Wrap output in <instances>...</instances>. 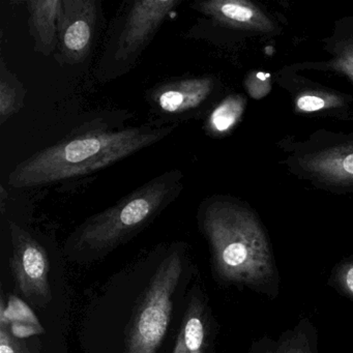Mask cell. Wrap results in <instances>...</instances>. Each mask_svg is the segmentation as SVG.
<instances>
[{
  "label": "cell",
  "mask_w": 353,
  "mask_h": 353,
  "mask_svg": "<svg viewBox=\"0 0 353 353\" xmlns=\"http://www.w3.org/2000/svg\"><path fill=\"white\" fill-rule=\"evenodd\" d=\"M284 164L297 179L334 194L353 193V132L318 130L283 140Z\"/></svg>",
  "instance_id": "cell-5"
},
{
  "label": "cell",
  "mask_w": 353,
  "mask_h": 353,
  "mask_svg": "<svg viewBox=\"0 0 353 353\" xmlns=\"http://www.w3.org/2000/svg\"><path fill=\"white\" fill-rule=\"evenodd\" d=\"M190 8L218 28L255 34L278 32L274 20L247 0H196Z\"/></svg>",
  "instance_id": "cell-10"
},
{
  "label": "cell",
  "mask_w": 353,
  "mask_h": 353,
  "mask_svg": "<svg viewBox=\"0 0 353 353\" xmlns=\"http://www.w3.org/2000/svg\"><path fill=\"white\" fill-rule=\"evenodd\" d=\"M0 353H32L30 347L16 338L6 324L0 323Z\"/></svg>",
  "instance_id": "cell-19"
},
{
  "label": "cell",
  "mask_w": 353,
  "mask_h": 353,
  "mask_svg": "<svg viewBox=\"0 0 353 353\" xmlns=\"http://www.w3.org/2000/svg\"><path fill=\"white\" fill-rule=\"evenodd\" d=\"M324 45L330 57L326 69L343 74L353 82V16L338 20Z\"/></svg>",
  "instance_id": "cell-13"
},
{
  "label": "cell",
  "mask_w": 353,
  "mask_h": 353,
  "mask_svg": "<svg viewBox=\"0 0 353 353\" xmlns=\"http://www.w3.org/2000/svg\"><path fill=\"white\" fill-rule=\"evenodd\" d=\"M127 111H104L74 128L65 138L15 165L8 183L14 189L59 185L90 176L150 148L170 136L179 125L123 123Z\"/></svg>",
  "instance_id": "cell-1"
},
{
  "label": "cell",
  "mask_w": 353,
  "mask_h": 353,
  "mask_svg": "<svg viewBox=\"0 0 353 353\" xmlns=\"http://www.w3.org/2000/svg\"><path fill=\"white\" fill-rule=\"evenodd\" d=\"M183 266V245L173 247L146 288L130 326L125 353H158L160 350L170 325Z\"/></svg>",
  "instance_id": "cell-6"
},
{
  "label": "cell",
  "mask_w": 353,
  "mask_h": 353,
  "mask_svg": "<svg viewBox=\"0 0 353 353\" xmlns=\"http://www.w3.org/2000/svg\"><path fill=\"white\" fill-rule=\"evenodd\" d=\"M183 189L185 174L179 169L157 175L114 205L86 219L67 239V253L83 260L107 255L150 226Z\"/></svg>",
  "instance_id": "cell-3"
},
{
  "label": "cell",
  "mask_w": 353,
  "mask_h": 353,
  "mask_svg": "<svg viewBox=\"0 0 353 353\" xmlns=\"http://www.w3.org/2000/svg\"><path fill=\"white\" fill-rule=\"evenodd\" d=\"M0 323L6 324L12 334L19 339L41 334L44 332L34 311L15 295L10 296L7 307L3 301H1Z\"/></svg>",
  "instance_id": "cell-15"
},
{
  "label": "cell",
  "mask_w": 353,
  "mask_h": 353,
  "mask_svg": "<svg viewBox=\"0 0 353 353\" xmlns=\"http://www.w3.org/2000/svg\"><path fill=\"white\" fill-rule=\"evenodd\" d=\"M26 90L23 82L0 59V125L21 111L26 104Z\"/></svg>",
  "instance_id": "cell-16"
},
{
  "label": "cell",
  "mask_w": 353,
  "mask_h": 353,
  "mask_svg": "<svg viewBox=\"0 0 353 353\" xmlns=\"http://www.w3.org/2000/svg\"><path fill=\"white\" fill-rule=\"evenodd\" d=\"M243 88L254 100H260L270 94L272 90L270 74L253 71L248 74L243 81Z\"/></svg>",
  "instance_id": "cell-18"
},
{
  "label": "cell",
  "mask_w": 353,
  "mask_h": 353,
  "mask_svg": "<svg viewBox=\"0 0 353 353\" xmlns=\"http://www.w3.org/2000/svg\"><path fill=\"white\" fill-rule=\"evenodd\" d=\"M208 324L205 307L197 294H192L183 316L173 353H206Z\"/></svg>",
  "instance_id": "cell-12"
},
{
  "label": "cell",
  "mask_w": 353,
  "mask_h": 353,
  "mask_svg": "<svg viewBox=\"0 0 353 353\" xmlns=\"http://www.w3.org/2000/svg\"><path fill=\"white\" fill-rule=\"evenodd\" d=\"M197 219L221 278L257 283L270 276L268 239L257 216L245 202L232 196H210L200 203Z\"/></svg>",
  "instance_id": "cell-2"
},
{
  "label": "cell",
  "mask_w": 353,
  "mask_h": 353,
  "mask_svg": "<svg viewBox=\"0 0 353 353\" xmlns=\"http://www.w3.org/2000/svg\"><path fill=\"white\" fill-rule=\"evenodd\" d=\"M183 0H125L110 22L94 78L107 83L127 75Z\"/></svg>",
  "instance_id": "cell-4"
},
{
  "label": "cell",
  "mask_w": 353,
  "mask_h": 353,
  "mask_svg": "<svg viewBox=\"0 0 353 353\" xmlns=\"http://www.w3.org/2000/svg\"><path fill=\"white\" fill-rule=\"evenodd\" d=\"M339 281L343 289L353 296V263L345 264L339 272Z\"/></svg>",
  "instance_id": "cell-20"
},
{
  "label": "cell",
  "mask_w": 353,
  "mask_h": 353,
  "mask_svg": "<svg viewBox=\"0 0 353 353\" xmlns=\"http://www.w3.org/2000/svg\"><path fill=\"white\" fill-rule=\"evenodd\" d=\"M103 22L101 0H63L54 57L61 65L84 63L94 51Z\"/></svg>",
  "instance_id": "cell-8"
},
{
  "label": "cell",
  "mask_w": 353,
  "mask_h": 353,
  "mask_svg": "<svg viewBox=\"0 0 353 353\" xmlns=\"http://www.w3.org/2000/svg\"><path fill=\"white\" fill-rule=\"evenodd\" d=\"M283 353H305V352H303V351L301 350V349L289 348V349H287V350L283 351Z\"/></svg>",
  "instance_id": "cell-21"
},
{
  "label": "cell",
  "mask_w": 353,
  "mask_h": 353,
  "mask_svg": "<svg viewBox=\"0 0 353 353\" xmlns=\"http://www.w3.org/2000/svg\"><path fill=\"white\" fill-rule=\"evenodd\" d=\"M343 97L336 92L320 90H307L299 92L295 98L294 106L296 111L303 113H313L327 109L341 108L344 106Z\"/></svg>",
  "instance_id": "cell-17"
},
{
  "label": "cell",
  "mask_w": 353,
  "mask_h": 353,
  "mask_svg": "<svg viewBox=\"0 0 353 353\" xmlns=\"http://www.w3.org/2000/svg\"><path fill=\"white\" fill-rule=\"evenodd\" d=\"M247 106L243 94H231L219 101L203 121L204 133L212 138L228 135L241 121Z\"/></svg>",
  "instance_id": "cell-14"
},
{
  "label": "cell",
  "mask_w": 353,
  "mask_h": 353,
  "mask_svg": "<svg viewBox=\"0 0 353 353\" xmlns=\"http://www.w3.org/2000/svg\"><path fill=\"white\" fill-rule=\"evenodd\" d=\"M220 86L214 75L183 76L156 84L145 94L154 119L152 123L179 125L190 119H205L218 103Z\"/></svg>",
  "instance_id": "cell-7"
},
{
  "label": "cell",
  "mask_w": 353,
  "mask_h": 353,
  "mask_svg": "<svg viewBox=\"0 0 353 353\" xmlns=\"http://www.w3.org/2000/svg\"><path fill=\"white\" fill-rule=\"evenodd\" d=\"M9 228L12 243L10 264L16 287L30 303L44 307L52 299L46 250L17 223L10 221Z\"/></svg>",
  "instance_id": "cell-9"
},
{
  "label": "cell",
  "mask_w": 353,
  "mask_h": 353,
  "mask_svg": "<svg viewBox=\"0 0 353 353\" xmlns=\"http://www.w3.org/2000/svg\"><path fill=\"white\" fill-rule=\"evenodd\" d=\"M63 0H28V30L34 50L44 57L57 52Z\"/></svg>",
  "instance_id": "cell-11"
}]
</instances>
